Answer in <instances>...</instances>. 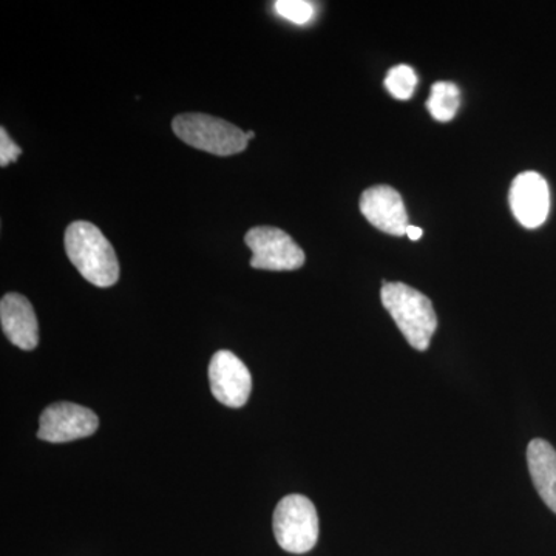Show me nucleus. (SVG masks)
Segmentation results:
<instances>
[{
    "mask_svg": "<svg viewBox=\"0 0 556 556\" xmlns=\"http://www.w3.org/2000/svg\"><path fill=\"white\" fill-rule=\"evenodd\" d=\"M65 251L80 276L98 288L118 281L119 263L115 249L97 226L75 222L65 230Z\"/></svg>",
    "mask_w": 556,
    "mask_h": 556,
    "instance_id": "1",
    "label": "nucleus"
},
{
    "mask_svg": "<svg viewBox=\"0 0 556 556\" xmlns=\"http://www.w3.org/2000/svg\"><path fill=\"white\" fill-rule=\"evenodd\" d=\"M380 299L409 345L417 351H427L438 328L431 300L401 281H383Z\"/></svg>",
    "mask_w": 556,
    "mask_h": 556,
    "instance_id": "2",
    "label": "nucleus"
},
{
    "mask_svg": "<svg viewBox=\"0 0 556 556\" xmlns=\"http://www.w3.org/2000/svg\"><path fill=\"white\" fill-rule=\"evenodd\" d=\"M172 129L186 144L204 150L217 156H230L248 148L247 131L239 129L228 121L186 113L172 121Z\"/></svg>",
    "mask_w": 556,
    "mask_h": 556,
    "instance_id": "3",
    "label": "nucleus"
},
{
    "mask_svg": "<svg viewBox=\"0 0 556 556\" xmlns=\"http://www.w3.org/2000/svg\"><path fill=\"white\" fill-rule=\"evenodd\" d=\"M273 526L278 546L289 554H306L317 544L318 515L309 497L285 496L274 511Z\"/></svg>",
    "mask_w": 556,
    "mask_h": 556,
    "instance_id": "4",
    "label": "nucleus"
},
{
    "mask_svg": "<svg viewBox=\"0 0 556 556\" xmlns=\"http://www.w3.org/2000/svg\"><path fill=\"white\" fill-rule=\"evenodd\" d=\"M251 249V266L265 270H295L305 265V252L285 230L260 226L244 237Z\"/></svg>",
    "mask_w": 556,
    "mask_h": 556,
    "instance_id": "5",
    "label": "nucleus"
},
{
    "mask_svg": "<svg viewBox=\"0 0 556 556\" xmlns=\"http://www.w3.org/2000/svg\"><path fill=\"white\" fill-rule=\"evenodd\" d=\"M100 420L91 409L73 402H58L43 409L38 438L51 444H64L97 433Z\"/></svg>",
    "mask_w": 556,
    "mask_h": 556,
    "instance_id": "6",
    "label": "nucleus"
},
{
    "mask_svg": "<svg viewBox=\"0 0 556 556\" xmlns=\"http://www.w3.org/2000/svg\"><path fill=\"white\" fill-rule=\"evenodd\" d=\"M208 383L214 397L226 407H244L251 396V372L230 351L222 350L214 354L208 364Z\"/></svg>",
    "mask_w": 556,
    "mask_h": 556,
    "instance_id": "7",
    "label": "nucleus"
},
{
    "mask_svg": "<svg viewBox=\"0 0 556 556\" xmlns=\"http://www.w3.org/2000/svg\"><path fill=\"white\" fill-rule=\"evenodd\" d=\"M510 207L515 218L527 229L540 228L551 211V190L536 172H525L511 182Z\"/></svg>",
    "mask_w": 556,
    "mask_h": 556,
    "instance_id": "8",
    "label": "nucleus"
},
{
    "mask_svg": "<svg viewBox=\"0 0 556 556\" xmlns=\"http://www.w3.org/2000/svg\"><path fill=\"white\" fill-rule=\"evenodd\" d=\"M361 211L375 228L390 236H407L408 214L404 200L390 186H375L362 193Z\"/></svg>",
    "mask_w": 556,
    "mask_h": 556,
    "instance_id": "9",
    "label": "nucleus"
},
{
    "mask_svg": "<svg viewBox=\"0 0 556 556\" xmlns=\"http://www.w3.org/2000/svg\"><path fill=\"white\" fill-rule=\"evenodd\" d=\"M0 321L10 342L21 350L31 351L39 343V325L31 303L24 295L11 292L0 302Z\"/></svg>",
    "mask_w": 556,
    "mask_h": 556,
    "instance_id": "10",
    "label": "nucleus"
},
{
    "mask_svg": "<svg viewBox=\"0 0 556 556\" xmlns=\"http://www.w3.org/2000/svg\"><path fill=\"white\" fill-rule=\"evenodd\" d=\"M527 464L538 495L556 514V450L544 439H533L527 447Z\"/></svg>",
    "mask_w": 556,
    "mask_h": 556,
    "instance_id": "11",
    "label": "nucleus"
},
{
    "mask_svg": "<svg viewBox=\"0 0 556 556\" xmlns=\"http://www.w3.org/2000/svg\"><path fill=\"white\" fill-rule=\"evenodd\" d=\"M460 104V93L453 83H437L431 87L430 100L427 101L428 112L434 119L448 123L455 118Z\"/></svg>",
    "mask_w": 556,
    "mask_h": 556,
    "instance_id": "12",
    "label": "nucleus"
},
{
    "mask_svg": "<svg viewBox=\"0 0 556 556\" xmlns=\"http://www.w3.org/2000/svg\"><path fill=\"white\" fill-rule=\"evenodd\" d=\"M417 76L408 65H396L388 72L386 87L396 100L407 101L415 93Z\"/></svg>",
    "mask_w": 556,
    "mask_h": 556,
    "instance_id": "13",
    "label": "nucleus"
},
{
    "mask_svg": "<svg viewBox=\"0 0 556 556\" xmlns=\"http://www.w3.org/2000/svg\"><path fill=\"white\" fill-rule=\"evenodd\" d=\"M276 11L283 20L298 25L308 24L316 13L313 3L306 0H278Z\"/></svg>",
    "mask_w": 556,
    "mask_h": 556,
    "instance_id": "14",
    "label": "nucleus"
},
{
    "mask_svg": "<svg viewBox=\"0 0 556 556\" xmlns=\"http://www.w3.org/2000/svg\"><path fill=\"white\" fill-rule=\"evenodd\" d=\"M22 150L16 142L10 138L9 131L0 129V166L7 167L20 159Z\"/></svg>",
    "mask_w": 556,
    "mask_h": 556,
    "instance_id": "15",
    "label": "nucleus"
},
{
    "mask_svg": "<svg viewBox=\"0 0 556 556\" xmlns=\"http://www.w3.org/2000/svg\"><path fill=\"white\" fill-rule=\"evenodd\" d=\"M407 237L409 240L417 241L422 237V229L409 225L407 228Z\"/></svg>",
    "mask_w": 556,
    "mask_h": 556,
    "instance_id": "16",
    "label": "nucleus"
},
{
    "mask_svg": "<svg viewBox=\"0 0 556 556\" xmlns=\"http://www.w3.org/2000/svg\"><path fill=\"white\" fill-rule=\"evenodd\" d=\"M247 137H248L249 141H251L252 138H255L254 131H247Z\"/></svg>",
    "mask_w": 556,
    "mask_h": 556,
    "instance_id": "17",
    "label": "nucleus"
}]
</instances>
